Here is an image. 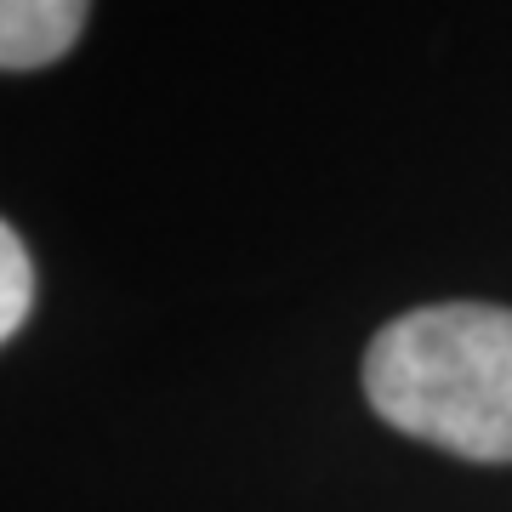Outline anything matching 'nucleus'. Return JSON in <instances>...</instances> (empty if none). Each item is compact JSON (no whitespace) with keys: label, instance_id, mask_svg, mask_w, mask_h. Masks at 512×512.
Wrapping results in <instances>:
<instances>
[{"label":"nucleus","instance_id":"nucleus-3","mask_svg":"<svg viewBox=\"0 0 512 512\" xmlns=\"http://www.w3.org/2000/svg\"><path fill=\"white\" fill-rule=\"evenodd\" d=\"M29 308H35V268H29L23 239L0 222V342L29 319Z\"/></svg>","mask_w":512,"mask_h":512},{"label":"nucleus","instance_id":"nucleus-2","mask_svg":"<svg viewBox=\"0 0 512 512\" xmlns=\"http://www.w3.org/2000/svg\"><path fill=\"white\" fill-rule=\"evenodd\" d=\"M92 0H0V69H40L69 52Z\"/></svg>","mask_w":512,"mask_h":512},{"label":"nucleus","instance_id":"nucleus-1","mask_svg":"<svg viewBox=\"0 0 512 512\" xmlns=\"http://www.w3.org/2000/svg\"><path fill=\"white\" fill-rule=\"evenodd\" d=\"M370 404L399 433L467 461H512V313L450 302L404 313L370 342Z\"/></svg>","mask_w":512,"mask_h":512}]
</instances>
